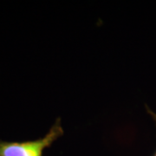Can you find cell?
I'll use <instances>...</instances> for the list:
<instances>
[{
  "label": "cell",
  "instance_id": "obj_1",
  "mask_svg": "<svg viewBox=\"0 0 156 156\" xmlns=\"http://www.w3.org/2000/svg\"><path fill=\"white\" fill-rule=\"evenodd\" d=\"M64 131L58 118L44 137L27 141L0 140V156H43L45 148L61 137Z\"/></svg>",
  "mask_w": 156,
  "mask_h": 156
},
{
  "label": "cell",
  "instance_id": "obj_2",
  "mask_svg": "<svg viewBox=\"0 0 156 156\" xmlns=\"http://www.w3.org/2000/svg\"><path fill=\"white\" fill-rule=\"evenodd\" d=\"M147 112L150 114L151 116L154 118V122H155V125H156V114L155 113H154V112L152 111L150 108H147ZM154 156H156V152H155V154H154Z\"/></svg>",
  "mask_w": 156,
  "mask_h": 156
}]
</instances>
